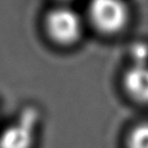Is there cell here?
<instances>
[{
	"instance_id": "obj_6",
	"label": "cell",
	"mask_w": 148,
	"mask_h": 148,
	"mask_svg": "<svg viewBox=\"0 0 148 148\" xmlns=\"http://www.w3.org/2000/svg\"><path fill=\"white\" fill-rule=\"evenodd\" d=\"M131 57L134 64H148V46L146 44H135L131 49Z\"/></svg>"
},
{
	"instance_id": "obj_2",
	"label": "cell",
	"mask_w": 148,
	"mask_h": 148,
	"mask_svg": "<svg viewBox=\"0 0 148 148\" xmlns=\"http://www.w3.org/2000/svg\"><path fill=\"white\" fill-rule=\"evenodd\" d=\"M87 16L97 31L116 35L129 23L130 8L125 0H89Z\"/></svg>"
},
{
	"instance_id": "obj_1",
	"label": "cell",
	"mask_w": 148,
	"mask_h": 148,
	"mask_svg": "<svg viewBox=\"0 0 148 148\" xmlns=\"http://www.w3.org/2000/svg\"><path fill=\"white\" fill-rule=\"evenodd\" d=\"M45 28L55 42L70 46L79 42L83 35V18L76 10L66 3H60L47 12Z\"/></svg>"
},
{
	"instance_id": "obj_7",
	"label": "cell",
	"mask_w": 148,
	"mask_h": 148,
	"mask_svg": "<svg viewBox=\"0 0 148 148\" xmlns=\"http://www.w3.org/2000/svg\"><path fill=\"white\" fill-rule=\"evenodd\" d=\"M60 3H66V2H69V1H72V0H58Z\"/></svg>"
},
{
	"instance_id": "obj_5",
	"label": "cell",
	"mask_w": 148,
	"mask_h": 148,
	"mask_svg": "<svg viewBox=\"0 0 148 148\" xmlns=\"http://www.w3.org/2000/svg\"><path fill=\"white\" fill-rule=\"evenodd\" d=\"M127 148H148V123L135 126L127 138Z\"/></svg>"
},
{
	"instance_id": "obj_3",
	"label": "cell",
	"mask_w": 148,
	"mask_h": 148,
	"mask_svg": "<svg viewBox=\"0 0 148 148\" xmlns=\"http://www.w3.org/2000/svg\"><path fill=\"white\" fill-rule=\"evenodd\" d=\"M38 121V111L34 108L25 109L18 120L1 132L0 148H32Z\"/></svg>"
},
{
	"instance_id": "obj_4",
	"label": "cell",
	"mask_w": 148,
	"mask_h": 148,
	"mask_svg": "<svg viewBox=\"0 0 148 148\" xmlns=\"http://www.w3.org/2000/svg\"><path fill=\"white\" fill-rule=\"evenodd\" d=\"M125 90L134 100L148 102V64H133L124 74Z\"/></svg>"
}]
</instances>
